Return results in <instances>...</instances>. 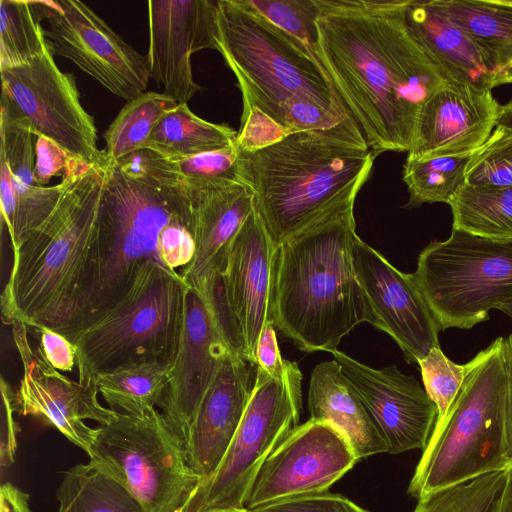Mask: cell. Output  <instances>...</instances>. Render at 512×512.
<instances>
[{
  "label": "cell",
  "mask_w": 512,
  "mask_h": 512,
  "mask_svg": "<svg viewBox=\"0 0 512 512\" xmlns=\"http://www.w3.org/2000/svg\"><path fill=\"white\" fill-rule=\"evenodd\" d=\"M496 309L502 311L506 315H508L510 318H512V299L498 305Z\"/></svg>",
  "instance_id": "51"
},
{
  "label": "cell",
  "mask_w": 512,
  "mask_h": 512,
  "mask_svg": "<svg viewBox=\"0 0 512 512\" xmlns=\"http://www.w3.org/2000/svg\"><path fill=\"white\" fill-rule=\"evenodd\" d=\"M497 124L512 129V99L501 105Z\"/></svg>",
  "instance_id": "49"
},
{
  "label": "cell",
  "mask_w": 512,
  "mask_h": 512,
  "mask_svg": "<svg viewBox=\"0 0 512 512\" xmlns=\"http://www.w3.org/2000/svg\"><path fill=\"white\" fill-rule=\"evenodd\" d=\"M237 134L226 124L198 117L187 104H178L158 122L144 149L167 159L186 158L234 146Z\"/></svg>",
  "instance_id": "27"
},
{
  "label": "cell",
  "mask_w": 512,
  "mask_h": 512,
  "mask_svg": "<svg viewBox=\"0 0 512 512\" xmlns=\"http://www.w3.org/2000/svg\"><path fill=\"white\" fill-rule=\"evenodd\" d=\"M104 182L94 166L64 190L48 218L12 253V267L1 294L7 324L63 334L93 238Z\"/></svg>",
  "instance_id": "5"
},
{
  "label": "cell",
  "mask_w": 512,
  "mask_h": 512,
  "mask_svg": "<svg viewBox=\"0 0 512 512\" xmlns=\"http://www.w3.org/2000/svg\"><path fill=\"white\" fill-rule=\"evenodd\" d=\"M1 399L0 464L2 468H6L14 463L19 429L14 419V413H16L14 391L3 377L1 378Z\"/></svg>",
  "instance_id": "43"
},
{
  "label": "cell",
  "mask_w": 512,
  "mask_h": 512,
  "mask_svg": "<svg viewBox=\"0 0 512 512\" xmlns=\"http://www.w3.org/2000/svg\"><path fill=\"white\" fill-rule=\"evenodd\" d=\"M188 285L180 273L147 262L125 299L69 340L78 381L148 362L174 364L181 341Z\"/></svg>",
  "instance_id": "8"
},
{
  "label": "cell",
  "mask_w": 512,
  "mask_h": 512,
  "mask_svg": "<svg viewBox=\"0 0 512 512\" xmlns=\"http://www.w3.org/2000/svg\"><path fill=\"white\" fill-rule=\"evenodd\" d=\"M53 56L49 44L42 55L27 64L0 70L1 113L69 154L105 169L110 160L97 146V128L81 104L75 77L62 72Z\"/></svg>",
  "instance_id": "12"
},
{
  "label": "cell",
  "mask_w": 512,
  "mask_h": 512,
  "mask_svg": "<svg viewBox=\"0 0 512 512\" xmlns=\"http://www.w3.org/2000/svg\"><path fill=\"white\" fill-rule=\"evenodd\" d=\"M217 23V51L242 94L241 125L270 123L284 130L282 105L298 96L353 119L313 53L248 0H217Z\"/></svg>",
  "instance_id": "6"
},
{
  "label": "cell",
  "mask_w": 512,
  "mask_h": 512,
  "mask_svg": "<svg viewBox=\"0 0 512 512\" xmlns=\"http://www.w3.org/2000/svg\"><path fill=\"white\" fill-rule=\"evenodd\" d=\"M448 204L453 229L494 240L512 239V186L464 183Z\"/></svg>",
  "instance_id": "28"
},
{
  "label": "cell",
  "mask_w": 512,
  "mask_h": 512,
  "mask_svg": "<svg viewBox=\"0 0 512 512\" xmlns=\"http://www.w3.org/2000/svg\"><path fill=\"white\" fill-rule=\"evenodd\" d=\"M405 22L412 37L446 80L481 89L496 87V72L482 47L432 1L409 0Z\"/></svg>",
  "instance_id": "24"
},
{
  "label": "cell",
  "mask_w": 512,
  "mask_h": 512,
  "mask_svg": "<svg viewBox=\"0 0 512 512\" xmlns=\"http://www.w3.org/2000/svg\"><path fill=\"white\" fill-rule=\"evenodd\" d=\"M255 365L276 379H285L299 370L296 362L288 361L281 356L275 326L271 319L265 323L258 338Z\"/></svg>",
  "instance_id": "42"
},
{
  "label": "cell",
  "mask_w": 512,
  "mask_h": 512,
  "mask_svg": "<svg viewBox=\"0 0 512 512\" xmlns=\"http://www.w3.org/2000/svg\"><path fill=\"white\" fill-rule=\"evenodd\" d=\"M359 460L331 424L309 419L295 427L260 469L245 508L327 492Z\"/></svg>",
  "instance_id": "15"
},
{
  "label": "cell",
  "mask_w": 512,
  "mask_h": 512,
  "mask_svg": "<svg viewBox=\"0 0 512 512\" xmlns=\"http://www.w3.org/2000/svg\"><path fill=\"white\" fill-rule=\"evenodd\" d=\"M178 104L170 96L152 91L129 100L104 133L109 160L119 161L144 149L158 122Z\"/></svg>",
  "instance_id": "31"
},
{
  "label": "cell",
  "mask_w": 512,
  "mask_h": 512,
  "mask_svg": "<svg viewBox=\"0 0 512 512\" xmlns=\"http://www.w3.org/2000/svg\"><path fill=\"white\" fill-rule=\"evenodd\" d=\"M195 208L192 261L179 272L188 287L201 292L219 270L227 250L254 209V193L243 181L188 184Z\"/></svg>",
  "instance_id": "23"
},
{
  "label": "cell",
  "mask_w": 512,
  "mask_h": 512,
  "mask_svg": "<svg viewBox=\"0 0 512 512\" xmlns=\"http://www.w3.org/2000/svg\"><path fill=\"white\" fill-rule=\"evenodd\" d=\"M210 512H250L247 509H231V510H216V511H210Z\"/></svg>",
  "instance_id": "52"
},
{
  "label": "cell",
  "mask_w": 512,
  "mask_h": 512,
  "mask_svg": "<svg viewBox=\"0 0 512 512\" xmlns=\"http://www.w3.org/2000/svg\"><path fill=\"white\" fill-rule=\"evenodd\" d=\"M173 365L164 362L143 363L97 375L95 382L111 409L141 415L160 406Z\"/></svg>",
  "instance_id": "30"
},
{
  "label": "cell",
  "mask_w": 512,
  "mask_h": 512,
  "mask_svg": "<svg viewBox=\"0 0 512 512\" xmlns=\"http://www.w3.org/2000/svg\"><path fill=\"white\" fill-rule=\"evenodd\" d=\"M203 482V481H202ZM203 501L202 483L178 512H201Z\"/></svg>",
  "instance_id": "48"
},
{
  "label": "cell",
  "mask_w": 512,
  "mask_h": 512,
  "mask_svg": "<svg viewBox=\"0 0 512 512\" xmlns=\"http://www.w3.org/2000/svg\"><path fill=\"white\" fill-rule=\"evenodd\" d=\"M250 512H368L348 498L327 492L295 497Z\"/></svg>",
  "instance_id": "41"
},
{
  "label": "cell",
  "mask_w": 512,
  "mask_h": 512,
  "mask_svg": "<svg viewBox=\"0 0 512 512\" xmlns=\"http://www.w3.org/2000/svg\"><path fill=\"white\" fill-rule=\"evenodd\" d=\"M500 107L491 90L446 80L423 104L406 159L474 153L496 127Z\"/></svg>",
  "instance_id": "20"
},
{
  "label": "cell",
  "mask_w": 512,
  "mask_h": 512,
  "mask_svg": "<svg viewBox=\"0 0 512 512\" xmlns=\"http://www.w3.org/2000/svg\"><path fill=\"white\" fill-rule=\"evenodd\" d=\"M408 1L317 0L314 55L375 156L408 152L446 81L406 26Z\"/></svg>",
  "instance_id": "1"
},
{
  "label": "cell",
  "mask_w": 512,
  "mask_h": 512,
  "mask_svg": "<svg viewBox=\"0 0 512 512\" xmlns=\"http://www.w3.org/2000/svg\"><path fill=\"white\" fill-rule=\"evenodd\" d=\"M506 470L485 474L418 499L413 512H492L505 482Z\"/></svg>",
  "instance_id": "35"
},
{
  "label": "cell",
  "mask_w": 512,
  "mask_h": 512,
  "mask_svg": "<svg viewBox=\"0 0 512 512\" xmlns=\"http://www.w3.org/2000/svg\"><path fill=\"white\" fill-rule=\"evenodd\" d=\"M443 421L415 468L408 493L417 499L488 473L512 462L506 443L504 337L480 351Z\"/></svg>",
  "instance_id": "7"
},
{
  "label": "cell",
  "mask_w": 512,
  "mask_h": 512,
  "mask_svg": "<svg viewBox=\"0 0 512 512\" xmlns=\"http://www.w3.org/2000/svg\"><path fill=\"white\" fill-rule=\"evenodd\" d=\"M375 155L365 144L299 131L265 147L238 149L241 180L274 245L356 196Z\"/></svg>",
  "instance_id": "4"
},
{
  "label": "cell",
  "mask_w": 512,
  "mask_h": 512,
  "mask_svg": "<svg viewBox=\"0 0 512 512\" xmlns=\"http://www.w3.org/2000/svg\"><path fill=\"white\" fill-rule=\"evenodd\" d=\"M492 512H512V462L506 469L505 482Z\"/></svg>",
  "instance_id": "47"
},
{
  "label": "cell",
  "mask_w": 512,
  "mask_h": 512,
  "mask_svg": "<svg viewBox=\"0 0 512 512\" xmlns=\"http://www.w3.org/2000/svg\"><path fill=\"white\" fill-rule=\"evenodd\" d=\"M277 27L303 43L314 55L319 13L317 0H248ZM315 56V55H314Z\"/></svg>",
  "instance_id": "38"
},
{
  "label": "cell",
  "mask_w": 512,
  "mask_h": 512,
  "mask_svg": "<svg viewBox=\"0 0 512 512\" xmlns=\"http://www.w3.org/2000/svg\"><path fill=\"white\" fill-rule=\"evenodd\" d=\"M189 222H196L191 190L166 158L142 149L110 160L73 313L62 335L71 338L121 303L147 262L161 264L165 234Z\"/></svg>",
  "instance_id": "2"
},
{
  "label": "cell",
  "mask_w": 512,
  "mask_h": 512,
  "mask_svg": "<svg viewBox=\"0 0 512 512\" xmlns=\"http://www.w3.org/2000/svg\"><path fill=\"white\" fill-rule=\"evenodd\" d=\"M252 366L229 351L196 411L184 447L203 480L215 473L239 428L254 386Z\"/></svg>",
  "instance_id": "22"
},
{
  "label": "cell",
  "mask_w": 512,
  "mask_h": 512,
  "mask_svg": "<svg viewBox=\"0 0 512 512\" xmlns=\"http://www.w3.org/2000/svg\"><path fill=\"white\" fill-rule=\"evenodd\" d=\"M150 77L164 94L187 104L202 88L193 78L191 56L218 49L217 0L148 2Z\"/></svg>",
  "instance_id": "17"
},
{
  "label": "cell",
  "mask_w": 512,
  "mask_h": 512,
  "mask_svg": "<svg viewBox=\"0 0 512 512\" xmlns=\"http://www.w3.org/2000/svg\"><path fill=\"white\" fill-rule=\"evenodd\" d=\"M300 369L276 379L256 367L253 390L239 428L215 473L203 480L201 512L246 509L251 487L269 455L299 424Z\"/></svg>",
  "instance_id": "11"
},
{
  "label": "cell",
  "mask_w": 512,
  "mask_h": 512,
  "mask_svg": "<svg viewBox=\"0 0 512 512\" xmlns=\"http://www.w3.org/2000/svg\"><path fill=\"white\" fill-rule=\"evenodd\" d=\"M40 350L46 361L60 371H72L76 363V348L64 335L51 329H39Z\"/></svg>",
  "instance_id": "44"
},
{
  "label": "cell",
  "mask_w": 512,
  "mask_h": 512,
  "mask_svg": "<svg viewBox=\"0 0 512 512\" xmlns=\"http://www.w3.org/2000/svg\"><path fill=\"white\" fill-rule=\"evenodd\" d=\"M414 281L443 331L469 329L512 299V239L494 240L452 228L418 257Z\"/></svg>",
  "instance_id": "10"
},
{
  "label": "cell",
  "mask_w": 512,
  "mask_h": 512,
  "mask_svg": "<svg viewBox=\"0 0 512 512\" xmlns=\"http://www.w3.org/2000/svg\"><path fill=\"white\" fill-rule=\"evenodd\" d=\"M465 183L512 186V129L496 125L487 141L472 154Z\"/></svg>",
  "instance_id": "36"
},
{
  "label": "cell",
  "mask_w": 512,
  "mask_h": 512,
  "mask_svg": "<svg viewBox=\"0 0 512 512\" xmlns=\"http://www.w3.org/2000/svg\"><path fill=\"white\" fill-rule=\"evenodd\" d=\"M11 326L23 365V375L14 392L16 413L33 416L56 428L87 454L96 428L85 420L107 425L117 418L118 411L101 405L96 382L70 380L46 361L39 347L33 351L24 323L15 321Z\"/></svg>",
  "instance_id": "16"
},
{
  "label": "cell",
  "mask_w": 512,
  "mask_h": 512,
  "mask_svg": "<svg viewBox=\"0 0 512 512\" xmlns=\"http://www.w3.org/2000/svg\"><path fill=\"white\" fill-rule=\"evenodd\" d=\"M355 200L276 247L270 318L301 351L332 352L360 323L375 324L354 266Z\"/></svg>",
  "instance_id": "3"
},
{
  "label": "cell",
  "mask_w": 512,
  "mask_h": 512,
  "mask_svg": "<svg viewBox=\"0 0 512 512\" xmlns=\"http://www.w3.org/2000/svg\"><path fill=\"white\" fill-rule=\"evenodd\" d=\"M49 47L27 0H0V70L19 67Z\"/></svg>",
  "instance_id": "33"
},
{
  "label": "cell",
  "mask_w": 512,
  "mask_h": 512,
  "mask_svg": "<svg viewBox=\"0 0 512 512\" xmlns=\"http://www.w3.org/2000/svg\"><path fill=\"white\" fill-rule=\"evenodd\" d=\"M504 361L506 368V443L512 457V334L504 338Z\"/></svg>",
  "instance_id": "45"
},
{
  "label": "cell",
  "mask_w": 512,
  "mask_h": 512,
  "mask_svg": "<svg viewBox=\"0 0 512 512\" xmlns=\"http://www.w3.org/2000/svg\"><path fill=\"white\" fill-rule=\"evenodd\" d=\"M167 160L172 169L188 184L242 181L236 144L221 150Z\"/></svg>",
  "instance_id": "39"
},
{
  "label": "cell",
  "mask_w": 512,
  "mask_h": 512,
  "mask_svg": "<svg viewBox=\"0 0 512 512\" xmlns=\"http://www.w3.org/2000/svg\"><path fill=\"white\" fill-rule=\"evenodd\" d=\"M29 498L26 492L6 482L0 490V512H32Z\"/></svg>",
  "instance_id": "46"
},
{
  "label": "cell",
  "mask_w": 512,
  "mask_h": 512,
  "mask_svg": "<svg viewBox=\"0 0 512 512\" xmlns=\"http://www.w3.org/2000/svg\"><path fill=\"white\" fill-rule=\"evenodd\" d=\"M473 36L497 74L512 63V0H431Z\"/></svg>",
  "instance_id": "26"
},
{
  "label": "cell",
  "mask_w": 512,
  "mask_h": 512,
  "mask_svg": "<svg viewBox=\"0 0 512 512\" xmlns=\"http://www.w3.org/2000/svg\"><path fill=\"white\" fill-rule=\"evenodd\" d=\"M477 361L478 356L476 355L466 364H456L445 356L440 347H435L418 362L424 389L438 408L435 425L441 423L445 418L466 377Z\"/></svg>",
  "instance_id": "37"
},
{
  "label": "cell",
  "mask_w": 512,
  "mask_h": 512,
  "mask_svg": "<svg viewBox=\"0 0 512 512\" xmlns=\"http://www.w3.org/2000/svg\"><path fill=\"white\" fill-rule=\"evenodd\" d=\"M229 351L210 304L200 292L188 287L179 350L159 406L183 443L196 411Z\"/></svg>",
  "instance_id": "21"
},
{
  "label": "cell",
  "mask_w": 512,
  "mask_h": 512,
  "mask_svg": "<svg viewBox=\"0 0 512 512\" xmlns=\"http://www.w3.org/2000/svg\"><path fill=\"white\" fill-rule=\"evenodd\" d=\"M310 418L336 428L358 460L387 453V445L360 395L334 359L312 371L308 391Z\"/></svg>",
  "instance_id": "25"
},
{
  "label": "cell",
  "mask_w": 512,
  "mask_h": 512,
  "mask_svg": "<svg viewBox=\"0 0 512 512\" xmlns=\"http://www.w3.org/2000/svg\"><path fill=\"white\" fill-rule=\"evenodd\" d=\"M512 83V63L504 68L495 78V86Z\"/></svg>",
  "instance_id": "50"
},
{
  "label": "cell",
  "mask_w": 512,
  "mask_h": 512,
  "mask_svg": "<svg viewBox=\"0 0 512 512\" xmlns=\"http://www.w3.org/2000/svg\"><path fill=\"white\" fill-rule=\"evenodd\" d=\"M0 155L8 164L15 206L38 201L48 194L47 186L34 183L33 170L37 136L28 126L1 113Z\"/></svg>",
  "instance_id": "34"
},
{
  "label": "cell",
  "mask_w": 512,
  "mask_h": 512,
  "mask_svg": "<svg viewBox=\"0 0 512 512\" xmlns=\"http://www.w3.org/2000/svg\"><path fill=\"white\" fill-rule=\"evenodd\" d=\"M56 498L58 512H145L126 488L91 463L67 469Z\"/></svg>",
  "instance_id": "29"
},
{
  "label": "cell",
  "mask_w": 512,
  "mask_h": 512,
  "mask_svg": "<svg viewBox=\"0 0 512 512\" xmlns=\"http://www.w3.org/2000/svg\"><path fill=\"white\" fill-rule=\"evenodd\" d=\"M472 154L406 159L402 173V180L409 193L406 206L415 208L436 202L448 204L465 183L466 169Z\"/></svg>",
  "instance_id": "32"
},
{
  "label": "cell",
  "mask_w": 512,
  "mask_h": 512,
  "mask_svg": "<svg viewBox=\"0 0 512 512\" xmlns=\"http://www.w3.org/2000/svg\"><path fill=\"white\" fill-rule=\"evenodd\" d=\"M331 353L370 412L387 453L423 450L437 421L438 408L419 382L395 365L374 369L337 349Z\"/></svg>",
  "instance_id": "19"
},
{
  "label": "cell",
  "mask_w": 512,
  "mask_h": 512,
  "mask_svg": "<svg viewBox=\"0 0 512 512\" xmlns=\"http://www.w3.org/2000/svg\"><path fill=\"white\" fill-rule=\"evenodd\" d=\"M53 55L71 60L104 88L127 101L147 88V56L126 43L89 6L77 0L30 1Z\"/></svg>",
  "instance_id": "14"
},
{
  "label": "cell",
  "mask_w": 512,
  "mask_h": 512,
  "mask_svg": "<svg viewBox=\"0 0 512 512\" xmlns=\"http://www.w3.org/2000/svg\"><path fill=\"white\" fill-rule=\"evenodd\" d=\"M354 266L374 326L393 338L408 362L418 363L431 349L440 347V328L412 274L397 270L359 237Z\"/></svg>",
  "instance_id": "18"
},
{
  "label": "cell",
  "mask_w": 512,
  "mask_h": 512,
  "mask_svg": "<svg viewBox=\"0 0 512 512\" xmlns=\"http://www.w3.org/2000/svg\"><path fill=\"white\" fill-rule=\"evenodd\" d=\"M275 250L254 207L219 270L200 292L210 304L231 351L253 365L258 338L271 319Z\"/></svg>",
  "instance_id": "13"
},
{
  "label": "cell",
  "mask_w": 512,
  "mask_h": 512,
  "mask_svg": "<svg viewBox=\"0 0 512 512\" xmlns=\"http://www.w3.org/2000/svg\"><path fill=\"white\" fill-rule=\"evenodd\" d=\"M35 154L33 179L40 186H49L55 176L64 178L68 174L82 173L92 166L43 136H37Z\"/></svg>",
  "instance_id": "40"
},
{
  "label": "cell",
  "mask_w": 512,
  "mask_h": 512,
  "mask_svg": "<svg viewBox=\"0 0 512 512\" xmlns=\"http://www.w3.org/2000/svg\"><path fill=\"white\" fill-rule=\"evenodd\" d=\"M89 463L126 488L145 512H178L203 479L189 466L185 447L156 408L118 412L96 428Z\"/></svg>",
  "instance_id": "9"
}]
</instances>
